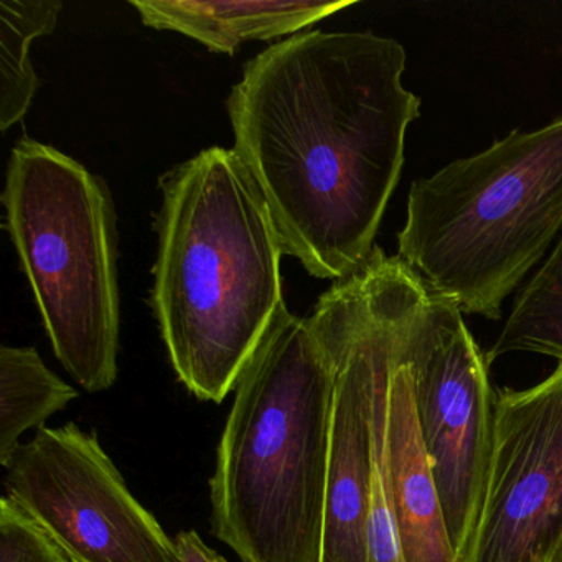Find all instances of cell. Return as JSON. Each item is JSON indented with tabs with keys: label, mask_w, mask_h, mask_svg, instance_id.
I'll return each instance as SVG.
<instances>
[{
	"label": "cell",
	"mask_w": 562,
	"mask_h": 562,
	"mask_svg": "<svg viewBox=\"0 0 562 562\" xmlns=\"http://www.w3.org/2000/svg\"><path fill=\"white\" fill-rule=\"evenodd\" d=\"M406 60L373 32L311 31L248 61L229 93L236 154L312 278L341 281L376 248L420 116Z\"/></svg>",
	"instance_id": "obj_1"
},
{
	"label": "cell",
	"mask_w": 562,
	"mask_h": 562,
	"mask_svg": "<svg viewBox=\"0 0 562 562\" xmlns=\"http://www.w3.org/2000/svg\"><path fill=\"white\" fill-rule=\"evenodd\" d=\"M160 193L150 305L180 383L222 404L285 305L281 236L235 149L179 164Z\"/></svg>",
	"instance_id": "obj_2"
},
{
	"label": "cell",
	"mask_w": 562,
	"mask_h": 562,
	"mask_svg": "<svg viewBox=\"0 0 562 562\" xmlns=\"http://www.w3.org/2000/svg\"><path fill=\"white\" fill-rule=\"evenodd\" d=\"M210 479L212 531L241 562H321L334 371L288 307L236 383Z\"/></svg>",
	"instance_id": "obj_3"
},
{
	"label": "cell",
	"mask_w": 562,
	"mask_h": 562,
	"mask_svg": "<svg viewBox=\"0 0 562 562\" xmlns=\"http://www.w3.org/2000/svg\"><path fill=\"white\" fill-rule=\"evenodd\" d=\"M562 236V117L416 180L397 256L462 314L505 299Z\"/></svg>",
	"instance_id": "obj_4"
},
{
	"label": "cell",
	"mask_w": 562,
	"mask_h": 562,
	"mask_svg": "<svg viewBox=\"0 0 562 562\" xmlns=\"http://www.w3.org/2000/svg\"><path fill=\"white\" fill-rule=\"evenodd\" d=\"M5 229L58 361L88 393L116 383L120 285L110 189L83 164L38 140L15 144Z\"/></svg>",
	"instance_id": "obj_5"
},
{
	"label": "cell",
	"mask_w": 562,
	"mask_h": 562,
	"mask_svg": "<svg viewBox=\"0 0 562 562\" xmlns=\"http://www.w3.org/2000/svg\"><path fill=\"white\" fill-rule=\"evenodd\" d=\"M403 351L447 531L457 561L465 562L492 456L490 364L460 308L430 289L407 324Z\"/></svg>",
	"instance_id": "obj_6"
},
{
	"label": "cell",
	"mask_w": 562,
	"mask_h": 562,
	"mask_svg": "<svg viewBox=\"0 0 562 562\" xmlns=\"http://www.w3.org/2000/svg\"><path fill=\"white\" fill-rule=\"evenodd\" d=\"M5 493L77 562H179L176 539L133 495L97 434L44 427L15 450Z\"/></svg>",
	"instance_id": "obj_7"
},
{
	"label": "cell",
	"mask_w": 562,
	"mask_h": 562,
	"mask_svg": "<svg viewBox=\"0 0 562 562\" xmlns=\"http://www.w3.org/2000/svg\"><path fill=\"white\" fill-rule=\"evenodd\" d=\"M562 538V361L496 391L492 456L465 562H531Z\"/></svg>",
	"instance_id": "obj_8"
},
{
	"label": "cell",
	"mask_w": 562,
	"mask_h": 562,
	"mask_svg": "<svg viewBox=\"0 0 562 562\" xmlns=\"http://www.w3.org/2000/svg\"><path fill=\"white\" fill-rule=\"evenodd\" d=\"M414 311L397 344L387 393L384 456L391 503L406 562H459L447 531L436 480L420 437L413 380L409 364L404 358V331Z\"/></svg>",
	"instance_id": "obj_9"
},
{
	"label": "cell",
	"mask_w": 562,
	"mask_h": 562,
	"mask_svg": "<svg viewBox=\"0 0 562 562\" xmlns=\"http://www.w3.org/2000/svg\"><path fill=\"white\" fill-rule=\"evenodd\" d=\"M130 4L147 27L179 32L215 54L235 55L245 42L291 37L353 2L131 0Z\"/></svg>",
	"instance_id": "obj_10"
},
{
	"label": "cell",
	"mask_w": 562,
	"mask_h": 562,
	"mask_svg": "<svg viewBox=\"0 0 562 562\" xmlns=\"http://www.w3.org/2000/svg\"><path fill=\"white\" fill-rule=\"evenodd\" d=\"M80 393L42 360L34 347L0 348V465L11 462L24 434L67 409Z\"/></svg>",
	"instance_id": "obj_11"
},
{
	"label": "cell",
	"mask_w": 562,
	"mask_h": 562,
	"mask_svg": "<svg viewBox=\"0 0 562 562\" xmlns=\"http://www.w3.org/2000/svg\"><path fill=\"white\" fill-rule=\"evenodd\" d=\"M426 294L427 285L414 272L397 305L396 315L381 355L380 367H378L373 401V473H371L370 515H368V549H370L371 562H406L401 548L393 503H391L390 483H387L384 429H386L391 370H393L397 344L411 312Z\"/></svg>",
	"instance_id": "obj_12"
},
{
	"label": "cell",
	"mask_w": 562,
	"mask_h": 562,
	"mask_svg": "<svg viewBox=\"0 0 562 562\" xmlns=\"http://www.w3.org/2000/svg\"><path fill=\"white\" fill-rule=\"evenodd\" d=\"M61 8L58 0H0V131L4 134L31 110L41 81L29 52L35 38L55 31Z\"/></svg>",
	"instance_id": "obj_13"
},
{
	"label": "cell",
	"mask_w": 562,
	"mask_h": 562,
	"mask_svg": "<svg viewBox=\"0 0 562 562\" xmlns=\"http://www.w3.org/2000/svg\"><path fill=\"white\" fill-rule=\"evenodd\" d=\"M509 353H535L562 361V236L548 259L516 295L508 321L486 361Z\"/></svg>",
	"instance_id": "obj_14"
},
{
	"label": "cell",
	"mask_w": 562,
	"mask_h": 562,
	"mask_svg": "<svg viewBox=\"0 0 562 562\" xmlns=\"http://www.w3.org/2000/svg\"><path fill=\"white\" fill-rule=\"evenodd\" d=\"M60 542L12 496L0 499V562H65Z\"/></svg>",
	"instance_id": "obj_15"
},
{
	"label": "cell",
	"mask_w": 562,
	"mask_h": 562,
	"mask_svg": "<svg viewBox=\"0 0 562 562\" xmlns=\"http://www.w3.org/2000/svg\"><path fill=\"white\" fill-rule=\"evenodd\" d=\"M173 539H176L179 562H228L220 552L210 548L202 536L193 529L180 531Z\"/></svg>",
	"instance_id": "obj_16"
},
{
	"label": "cell",
	"mask_w": 562,
	"mask_h": 562,
	"mask_svg": "<svg viewBox=\"0 0 562 562\" xmlns=\"http://www.w3.org/2000/svg\"><path fill=\"white\" fill-rule=\"evenodd\" d=\"M552 562H562V538L559 539L558 546H555L554 555H552Z\"/></svg>",
	"instance_id": "obj_17"
},
{
	"label": "cell",
	"mask_w": 562,
	"mask_h": 562,
	"mask_svg": "<svg viewBox=\"0 0 562 562\" xmlns=\"http://www.w3.org/2000/svg\"><path fill=\"white\" fill-rule=\"evenodd\" d=\"M554 551H552L551 554L544 555V558L532 559L531 562H552V555H554Z\"/></svg>",
	"instance_id": "obj_18"
},
{
	"label": "cell",
	"mask_w": 562,
	"mask_h": 562,
	"mask_svg": "<svg viewBox=\"0 0 562 562\" xmlns=\"http://www.w3.org/2000/svg\"><path fill=\"white\" fill-rule=\"evenodd\" d=\"M65 562H77V561H74V559L70 558V559H67V561H65Z\"/></svg>",
	"instance_id": "obj_19"
}]
</instances>
